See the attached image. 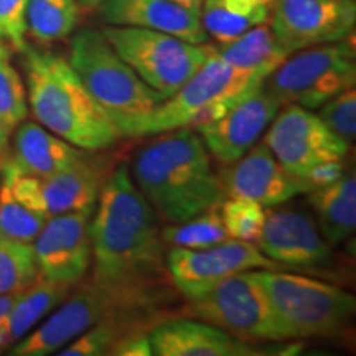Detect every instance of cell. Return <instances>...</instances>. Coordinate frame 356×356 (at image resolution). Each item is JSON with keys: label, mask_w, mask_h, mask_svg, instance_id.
Masks as SVG:
<instances>
[{"label": "cell", "mask_w": 356, "mask_h": 356, "mask_svg": "<svg viewBox=\"0 0 356 356\" xmlns=\"http://www.w3.org/2000/svg\"><path fill=\"white\" fill-rule=\"evenodd\" d=\"M355 81V43L346 38L289 55L267 76L264 88L277 97L280 104H297L314 111L353 88Z\"/></svg>", "instance_id": "ba28073f"}, {"label": "cell", "mask_w": 356, "mask_h": 356, "mask_svg": "<svg viewBox=\"0 0 356 356\" xmlns=\"http://www.w3.org/2000/svg\"><path fill=\"white\" fill-rule=\"evenodd\" d=\"M44 221L47 218L22 203L13 195L10 185L2 180V185H0V233L32 244L42 231Z\"/></svg>", "instance_id": "f1b7e54d"}, {"label": "cell", "mask_w": 356, "mask_h": 356, "mask_svg": "<svg viewBox=\"0 0 356 356\" xmlns=\"http://www.w3.org/2000/svg\"><path fill=\"white\" fill-rule=\"evenodd\" d=\"M341 173H343V160H328V162L312 167L304 178L314 188H320V186L333 184L337 178L341 177Z\"/></svg>", "instance_id": "d590c367"}, {"label": "cell", "mask_w": 356, "mask_h": 356, "mask_svg": "<svg viewBox=\"0 0 356 356\" xmlns=\"http://www.w3.org/2000/svg\"><path fill=\"white\" fill-rule=\"evenodd\" d=\"M20 292H15V293H8V296H0V315L6 314V312L10 309L13 302H15L17 297H19Z\"/></svg>", "instance_id": "8d00e7d4"}, {"label": "cell", "mask_w": 356, "mask_h": 356, "mask_svg": "<svg viewBox=\"0 0 356 356\" xmlns=\"http://www.w3.org/2000/svg\"><path fill=\"white\" fill-rule=\"evenodd\" d=\"M26 101L44 129L81 150L108 149L121 139L66 58L25 47Z\"/></svg>", "instance_id": "3957f363"}, {"label": "cell", "mask_w": 356, "mask_h": 356, "mask_svg": "<svg viewBox=\"0 0 356 356\" xmlns=\"http://www.w3.org/2000/svg\"><path fill=\"white\" fill-rule=\"evenodd\" d=\"M102 2H104V0H78L79 6H83L86 8H96V7H99Z\"/></svg>", "instance_id": "60d3db41"}, {"label": "cell", "mask_w": 356, "mask_h": 356, "mask_svg": "<svg viewBox=\"0 0 356 356\" xmlns=\"http://www.w3.org/2000/svg\"><path fill=\"white\" fill-rule=\"evenodd\" d=\"M220 215L229 238L257 243L266 220L264 207L251 200L228 197L220 203Z\"/></svg>", "instance_id": "f546056e"}, {"label": "cell", "mask_w": 356, "mask_h": 356, "mask_svg": "<svg viewBox=\"0 0 356 356\" xmlns=\"http://www.w3.org/2000/svg\"><path fill=\"white\" fill-rule=\"evenodd\" d=\"M78 20V0H29L26 3V33L40 43L70 37Z\"/></svg>", "instance_id": "484cf974"}, {"label": "cell", "mask_w": 356, "mask_h": 356, "mask_svg": "<svg viewBox=\"0 0 356 356\" xmlns=\"http://www.w3.org/2000/svg\"><path fill=\"white\" fill-rule=\"evenodd\" d=\"M188 314L239 340H284L256 270L228 275L203 296L191 299Z\"/></svg>", "instance_id": "9c48e42d"}, {"label": "cell", "mask_w": 356, "mask_h": 356, "mask_svg": "<svg viewBox=\"0 0 356 356\" xmlns=\"http://www.w3.org/2000/svg\"><path fill=\"white\" fill-rule=\"evenodd\" d=\"M91 221L92 284L113 299L118 310L152 305L168 275L155 213L134 184L127 167L111 173Z\"/></svg>", "instance_id": "6da1fadb"}, {"label": "cell", "mask_w": 356, "mask_h": 356, "mask_svg": "<svg viewBox=\"0 0 356 356\" xmlns=\"http://www.w3.org/2000/svg\"><path fill=\"white\" fill-rule=\"evenodd\" d=\"M273 7L274 0H203L200 20L208 37L225 47L248 30L267 24Z\"/></svg>", "instance_id": "cb8c5ba5"}, {"label": "cell", "mask_w": 356, "mask_h": 356, "mask_svg": "<svg viewBox=\"0 0 356 356\" xmlns=\"http://www.w3.org/2000/svg\"><path fill=\"white\" fill-rule=\"evenodd\" d=\"M99 7L108 25L157 30L191 43L208 42L200 13L172 0H104Z\"/></svg>", "instance_id": "ffe728a7"}, {"label": "cell", "mask_w": 356, "mask_h": 356, "mask_svg": "<svg viewBox=\"0 0 356 356\" xmlns=\"http://www.w3.org/2000/svg\"><path fill=\"white\" fill-rule=\"evenodd\" d=\"M38 275L32 244L0 233V296L24 291Z\"/></svg>", "instance_id": "83f0119b"}, {"label": "cell", "mask_w": 356, "mask_h": 356, "mask_svg": "<svg viewBox=\"0 0 356 356\" xmlns=\"http://www.w3.org/2000/svg\"><path fill=\"white\" fill-rule=\"evenodd\" d=\"M270 29L287 53L353 37L355 0H274Z\"/></svg>", "instance_id": "4fadbf2b"}, {"label": "cell", "mask_w": 356, "mask_h": 356, "mask_svg": "<svg viewBox=\"0 0 356 356\" xmlns=\"http://www.w3.org/2000/svg\"><path fill=\"white\" fill-rule=\"evenodd\" d=\"M10 129H8L6 124L0 122V154L7 149L8 139H10Z\"/></svg>", "instance_id": "f35d334b"}, {"label": "cell", "mask_w": 356, "mask_h": 356, "mask_svg": "<svg viewBox=\"0 0 356 356\" xmlns=\"http://www.w3.org/2000/svg\"><path fill=\"white\" fill-rule=\"evenodd\" d=\"M220 177L222 193L244 198L264 208H275L302 193L314 190L305 178L286 170L264 142L252 145Z\"/></svg>", "instance_id": "e0dca14e"}, {"label": "cell", "mask_w": 356, "mask_h": 356, "mask_svg": "<svg viewBox=\"0 0 356 356\" xmlns=\"http://www.w3.org/2000/svg\"><path fill=\"white\" fill-rule=\"evenodd\" d=\"M309 202L318 221V231L328 244L346 241L356 228V178L341 173L327 186L309 191Z\"/></svg>", "instance_id": "603a6c76"}, {"label": "cell", "mask_w": 356, "mask_h": 356, "mask_svg": "<svg viewBox=\"0 0 356 356\" xmlns=\"http://www.w3.org/2000/svg\"><path fill=\"white\" fill-rule=\"evenodd\" d=\"M222 60L234 70L264 83L291 55L275 38L269 24H261L225 47H218Z\"/></svg>", "instance_id": "d4e9b609"}, {"label": "cell", "mask_w": 356, "mask_h": 356, "mask_svg": "<svg viewBox=\"0 0 356 356\" xmlns=\"http://www.w3.org/2000/svg\"><path fill=\"white\" fill-rule=\"evenodd\" d=\"M68 61L121 136L165 99L137 76L101 30L86 29L74 35Z\"/></svg>", "instance_id": "277c9868"}, {"label": "cell", "mask_w": 356, "mask_h": 356, "mask_svg": "<svg viewBox=\"0 0 356 356\" xmlns=\"http://www.w3.org/2000/svg\"><path fill=\"white\" fill-rule=\"evenodd\" d=\"M172 2L178 3V6L188 8V10H193L200 13V10H202V6H203V0H172Z\"/></svg>", "instance_id": "74e56055"}, {"label": "cell", "mask_w": 356, "mask_h": 356, "mask_svg": "<svg viewBox=\"0 0 356 356\" xmlns=\"http://www.w3.org/2000/svg\"><path fill=\"white\" fill-rule=\"evenodd\" d=\"M259 86L262 81L234 70L215 48L188 81L165 97L152 113L132 122L122 137L155 136L173 129L197 127L210 122Z\"/></svg>", "instance_id": "5b68a950"}, {"label": "cell", "mask_w": 356, "mask_h": 356, "mask_svg": "<svg viewBox=\"0 0 356 356\" xmlns=\"http://www.w3.org/2000/svg\"><path fill=\"white\" fill-rule=\"evenodd\" d=\"M91 215L92 210L73 211L44 221L32 243L40 277L65 284L83 277L92 256Z\"/></svg>", "instance_id": "9a60e30c"}, {"label": "cell", "mask_w": 356, "mask_h": 356, "mask_svg": "<svg viewBox=\"0 0 356 356\" xmlns=\"http://www.w3.org/2000/svg\"><path fill=\"white\" fill-rule=\"evenodd\" d=\"M29 115V101L20 74L10 60L0 61V122L13 131Z\"/></svg>", "instance_id": "1f68e13d"}, {"label": "cell", "mask_w": 356, "mask_h": 356, "mask_svg": "<svg viewBox=\"0 0 356 356\" xmlns=\"http://www.w3.org/2000/svg\"><path fill=\"white\" fill-rule=\"evenodd\" d=\"M264 144L279 163L304 178L312 167L328 160H343L350 144L327 127L318 114L297 104H287L275 114Z\"/></svg>", "instance_id": "7c38bea8"}, {"label": "cell", "mask_w": 356, "mask_h": 356, "mask_svg": "<svg viewBox=\"0 0 356 356\" xmlns=\"http://www.w3.org/2000/svg\"><path fill=\"white\" fill-rule=\"evenodd\" d=\"M104 177V165L99 160H88L84 155L48 177L24 173L13 160L3 163L2 168V180L10 185L13 195L47 220L65 213L95 210L106 184Z\"/></svg>", "instance_id": "30bf717a"}, {"label": "cell", "mask_w": 356, "mask_h": 356, "mask_svg": "<svg viewBox=\"0 0 356 356\" xmlns=\"http://www.w3.org/2000/svg\"><path fill=\"white\" fill-rule=\"evenodd\" d=\"M150 335L155 356H254L259 350L202 320L172 318Z\"/></svg>", "instance_id": "d6986e66"}, {"label": "cell", "mask_w": 356, "mask_h": 356, "mask_svg": "<svg viewBox=\"0 0 356 356\" xmlns=\"http://www.w3.org/2000/svg\"><path fill=\"white\" fill-rule=\"evenodd\" d=\"M163 134L137 154L132 165L134 184L155 216L181 222L220 207L225 193L200 134L188 127Z\"/></svg>", "instance_id": "7a4b0ae2"}, {"label": "cell", "mask_w": 356, "mask_h": 356, "mask_svg": "<svg viewBox=\"0 0 356 356\" xmlns=\"http://www.w3.org/2000/svg\"><path fill=\"white\" fill-rule=\"evenodd\" d=\"M167 269L173 286L186 299H197L228 275L246 270H280L282 266L264 256L259 248L228 238L204 249L172 248Z\"/></svg>", "instance_id": "8fae6325"}, {"label": "cell", "mask_w": 356, "mask_h": 356, "mask_svg": "<svg viewBox=\"0 0 356 356\" xmlns=\"http://www.w3.org/2000/svg\"><path fill=\"white\" fill-rule=\"evenodd\" d=\"M10 55H12L10 48L7 47V43L3 42V40H0V61L10 60Z\"/></svg>", "instance_id": "ab89813d"}, {"label": "cell", "mask_w": 356, "mask_h": 356, "mask_svg": "<svg viewBox=\"0 0 356 356\" xmlns=\"http://www.w3.org/2000/svg\"><path fill=\"white\" fill-rule=\"evenodd\" d=\"M160 234L163 244L186 249L210 248L229 238L222 225L220 207H213L186 221L168 222L167 228L160 231Z\"/></svg>", "instance_id": "4316f807"}, {"label": "cell", "mask_w": 356, "mask_h": 356, "mask_svg": "<svg viewBox=\"0 0 356 356\" xmlns=\"http://www.w3.org/2000/svg\"><path fill=\"white\" fill-rule=\"evenodd\" d=\"M118 307L106 292H102L95 284L84 286L66 297L58 305V309L50 312V317L25 335L20 341L12 346L8 355L12 356H48L58 353L70 341L78 338L92 325L108 317Z\"/></svg>", "instance_id": "2e32d148"}, {"label": "cell", "mask_w": 356, "mask_h": 356, "mask_svg": "<svg viewBox=\"0 0 356 356\" xmlns=\"http://www.w3.org/2000/svg\"><path fill=\"white\" fill-rule=\"evenodd\" d=\"M257 248L284 267H317L330 261L332 248L304 213L279 208L266 213Z\"/></svg>", "instance_id": "ac0fdd59"}, {"label": "cell", "mask_w": 356, "mask_h": 356, "mask_svg": "<svg viewBox=\"0 0 356 356\" xmlns=\"http://www.w3.org/2000/svg\"><path fill=\"white\" fill-rule=\"evenodd\" d=\"M256 275L284 340L335 335L353 317L356 300L343 289L279 270Z\"/></svg>", "instance_id": "8992f818"}, {"label": "cell", "mask_w": 356, "mask_h": 356, "mask_svg": "<svg viewBox=\"0 0 356 356\" xmlns=\"http://www.w3.org/2000/svg\"><path fill=\"white\" fill-rule=\"evenodd\" d=\"M71 284L40 279L20 291L6 314L0 315V353L29 335L70 293Z\"/></svg>", "instance_id": "7402d4cb"}, {"label": "cell", "mask_w": 356, "mask_h": 356, "mask_svg": "<svg viewBox=\"0 0 356 356\" xmlns=\"http://www.w3.org/2000/svg\"><path fill=\"white\" fill-rule=\"evenodd\" d=\"M282 104L264 83L249 92L220 118L197 126V132L207 145L208 152L222 165H233L256 145L261 134L273 122Z\"/></svg>", "instance_id": "5bb4252c"}, {"label": "cell", "mask_w": 356, "mask_h": 356, "mask_svg": "<svg viewBox=\"0 0 356 356\" xmlns=\"http://www.w3.org/2000/svg\"><path fill=\"white\" fill-rule=\"evenodd\" d=\"M13 162L24 173L48 177L83 157L81 149L37 122H24L13 139Z\"/></svg>", "instance_id": "44dd1931"}, {"label": "cell", "mask_w": 356, "mask_h": 356, "mask_svg": "<svg viewBox=\"0 0 356 356\" xmlns=\"http://www.w3.org/2000/svg\"><path fill=\"white\" fill-rule=\"evenodd\" d=\"M101 32L137 76L163 97L177 92L216 48L137 26L108 25Z\"/></svg>", "instance_id": "52a82bcc"}, {"label": "cell", "mask_w": 356, "mask_h": 356, "mask_svg": "<svg viewBox=\"0 0 356 356\" xmlns=\"http://www.w3.org/2000/svg\"><path fill=\"white\" fill-rule=\"evenodd\" d=\"M26 3L29 0H0V40L17 50L26 47Z\"/></svg>", "instance_id": "836d02e7"}, {"label": "cell", "mask_w": 356, "mask_h": 356, "mask_svg": "<svg viewBox=\"0 0 356 356\" xmlns=\"http://www.w3.org/2000/svg\"><path fill=\"white\" fill-rule=\"evenodd\" d=\"M118 312H113L101 322L92 325L86 332L81 333L73 341H70L65 348L58 351L61 356H102L109 355L115 341L121 338L124 333L129 332L126 320L115 317Z\"/></svg>", "instance_id": "4dcf8cb0"}, {"label": "cell", "mask_w": 356, "mask_h": 356, "mask_svg": "<svg viewBox=\"0 0 356 356\" xmlns=\"http://www.w3.org/2000/svg\"><path fill=\"white\" fill-rule=\"evenodd\" d=\"M318 118L332 132L345 142H353L356 137V91L355 86L323 102L318 108Z\"/></svg>", "instance_id": "d6a6232c"}, {"label": "cell", "mask_w": 356, "mask_h": 356, "mask_svg": "<svg viewBox=\"0 0 356 356\" xmlns=\"http://www.w3.org/2000/svg\"><path fill=\"white\" fill-rule=\"evenodd\" d=\"M114 356H152L150 335L142 330H129L109 350Z\"/></svg>", "instance_id": "e575fe53"}]
</instances>
